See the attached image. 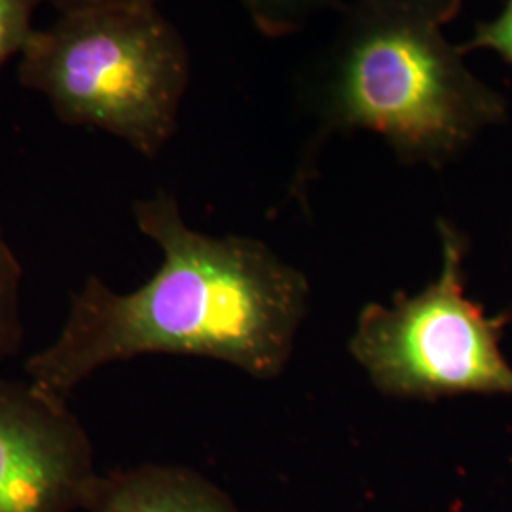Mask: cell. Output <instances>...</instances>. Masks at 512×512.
<instances>
[{"mask_svg":"<svg viewBox=\"0 0 512 512\" xmlns=\"http://www.w3.org/2000/svg\"><path fill=\"white\" fill-rule=\"evenodd\" d=\"M133 217L162 249L160 270L128 294L90 275L71 294L54 342L27 359L29 382L67 401L99 368L152 353L209 357L262 380L277 376L306 311V277L256 239L192 230L167 192L137 200Z\"/></svg>","mask_w":512,"mask_h":512,"instance_id":"obj_1","label":"cell"},{"mask_svg":"<svg viewBox=\"0 0 512 512\" xmlns=\"http://www.w3.org/2000/svg\"><path fill=\"white\" fill-rule=\"evenodd\" d=\"M461 0H353L302 84L321 143L365 129L406 164L442 167L507 120L503 93L446 37Z\"/></svg>","mask_w":512,"mask_h":512,"instance_id":"obj_2","label":"cell"},{"mask_svg":"<svg viewBox=\"0 0 512 512\" xmlns=\"http://www.w3.org/2000/svg\"><path fill=\"white\" fill-rule=\"evenodd\" d=\"M18 76L61 122L103 129L156 158L179 126L190 54L158 8L74 12L35 29Z\"/></svg>","mask_w":512,"mask_h":512,"instance_id":"obj_3","label":"cell"},{"mask_svg":"<svg viewBox=\"0 0 512 512\" xmlns=\"http://www.w3.org/2000/svg\"><path fill=\"white\" fill-rule=\"evenodd\" d=\"M439 232V279L416 296H395L391 306H366L351 355L372 384L399 399L512 395V366L501 351L507 317H488L465 296L467 239L446 220Z\"/></svg>","mask_w":512,"mask_h":512,"instance_id":"obj_4","label":"cell"},{"mask_svg":"<svg viewBox=\"0 0 512 512\" xmlns=\"http://www.w3.org/2000/svg\"><path fill=\"white\" fill-rule=\"evenodd\" d=\"M101 473L67 401L0 378V512H84Z\"/></svg>","mask_w":512,"mask_h":512,"instance_id":"obj_5","label":"cell"},{"mask_svg":"<svg viewBox=\"0 0 512 512\" xmlns=\"http://www.w3.org/2000/svg\"><path fill=\"white\" fill-rule=\"evenodd\" d=\"M84 512H239L205 476L175 465H139L101 475Z\"/></svg>","mask_w":512,"mask_h":512,"instance_id":"obj_6","label":"cell"},{"mask_svg":"<svg viewBox=\"0 0 512 512\" xmlns=\"http://www.w3.org/2000/svg\"><path fill=\"white\" fill-rule=\"evenodd\" d=\"M258 33L268 38L291 37L327 10L344 6L340 0H238Z\"/></svg>","mask_w":512,"mask_h":512,"instance_id":"obj_7","label":"cell"},{"mask_svg":"<svg viewBox=\"0 0 512 512\" xmlns=\"http://www.w3.org/2000/svg\"><path fill=\"white\" fill-rule=\"evenodd\" d=\"M21 279L23 268L0 226V361L16 355L23 344Z\"/></svg>","mask_w":512,"mask_h":512,"instance_id":"obj_8","label":"cell"},{"mask_svg":"<svg viewBox=\"0 0 512 512\" xmlns=\"http://www.w3.org/2000/svg\"><path fill=\"white\" fill-rule=\"evenodd\" d=\"M44 0H0V73L4 65L23 54L33 37V16Z\"/></svg>","mask_w":512,"mask_h":512,"instance_id":"obj_9","label":"cell"},{"mask_svg":"<svg viewBox=\"0 0 512 512\" xmlns=\"http://www.w3.org/2000/svg\"><path fill=\"white\" fill-rule=\"evenodd\" d=\"M459 46L463 54L490 50L512 65V0H505L503 10L495 18L478 23L473 37Z\"/></svg>","mask_w":512,"mask_h":512,"instance_id":"obj_10","label":"cell"},{"mask_svg":"<svg viewBox=\"0 0 512 512\" xmlns=\"http://www.w3.org/2000/svg\"><path fill=\"white\" fill-rule=\"evenodd\" d=\"M50 2L59 14L112 10V8H158L160 0H44Z\"/></svg>","mask_w":512,"mask_h":512,"instance_id":"obj_11","label":"cell"}]
</instances>
